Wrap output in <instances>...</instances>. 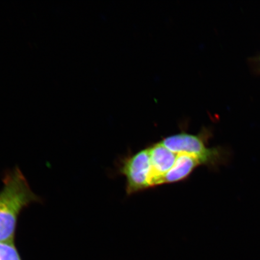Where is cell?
<instances>
[{
    "mask_svg": "<svg viewBox=\"0 0 260 260\" xmlns=\"http://www.w3.org/2000/svg\"><path fill=\"white\" fill-rule=\"evenodd\" d=\"M249 63H251V67L255 73H260V54L250 58Z\"/></svg>",
    "mask_w": 260,
    "mask_h": 260,
    "instance_id": "7",
    "label": "cell"
},
{
    "mask_svg": "<svg viewBox=\"0 0 260 260\" xmlns=\"http://www.w3.org/2000/svg\"><path fill=\"white\" fill-rule=\"evenodd\" d=\"M200 166H203L202 162L196 156L185 152L177 153L174 167L165 175L161 185L177 183L186 180Z\"/></svg>",
    "mask_w": 260,
    "mask_h": 260,
    "instance_id": "5",
    "label": "cell"
},
{
    "mask_svg": "<svg viewBox=\"0 0 260 260\" xmlns=\"http://www.w3.org/2000/svg\"><path fill=\"white\" fill-rule=\"evenodd\" d=\"M150 160L148 148L120 159L118 173L126 179V193L132 195L149 188Z\"/></svg>",
    "mask_w": 260,
    "mask_h": 260,
    "instance_id": "3",
    "label": "cell"
},
{
    "mask_svg": "<svg viewBox=\"0 0 260 260\" xmlns=\"http://www.w3.org/2000/svg\"><path fill=\"white\" fill-rule=\"evenodd\" d=\"M0 260H21L14 243L0 242Z\"/></svg>",
    "mask_w": 260,
    "mask_h": 260,
    "instance_id": "6",
    "label": "cell"
},
{
    "mask_svg": "<svg viewBox=\"0 0 260 260\" xmlns=\"http://www.w3.org/2000/svg\"><path fill=\"white\" fill-rule=\"evenodd\" d=\"M212 129L203 127L198 135H190L182 130L178 134L168 136L160 142L166 148L175 153H187L196 156L203 166L217 171L221 166L229 164L232 152L225 146L208 147L212 137Z\"/></svg>",
    "mask_w": 260,
    "mask_h": 260,
    "instance_id": "2",
    "label": "cell"
},
{
    "mask_svg": "<svg viewBox=\"0 0 260 260\" xmlns=\"http://www.w3.org/2000/svg\"><path fill=\"white\" fill-rule=\"evenodd\" d=\"M150 172L148 178L149 188L161 185L165 175L173 168L177 153L166 148L160 141L148 147Z\"/></svg>",
    "mask_w": 260,
    "mask_h": 260,
    "instance_id": "4",
    "label": "cell"
},
{
    "mask_svg": "<svg viewBox=\"0 0 260 260\" xmlns=\"http://www.w3.org/2000/svg\"><path fill=\"white\" fill-rule=\"evenodd\" d=\"M0 192V242L14 243L18 217L24 207L39 201L19 169L6 174Z\"/></svg>",
    "mask_w": 260,
    "mask_h": 260,
    "instance_id": "1",
    "label": "cell"
}]
</instances>
